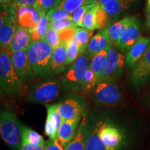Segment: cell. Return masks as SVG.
<instances>
[{"mask_svg":"<svg viewBox=\"0 0 150 150\" xmlns=\"http://www.w3.org/2000/svg\"><path fill=\"white\" fill-rule=\"evenodd\" d=\"M45 150H65L57 139H49L46 141Z\"/></svg>","mask_w":150,"mask_h":150,"instance_id":"f35d334b","label":"cell"},{"mask_svg":"<svg viewBox=\"0 0 150 150\" xmlns=\"http://www.w3.org/2000/svg\"><path fill=\"white\" fill-rule=\"evenodd\" d=\"M89 65L88 56L82 54L68 67L62 78V84L66 91H81L86 72Z\"/></svg>","mask_w":150,"mask_h":150,"instance_id":"277c9868","label":"cell"},{"mask_svg":"<svg viewBox=\"0 0 150 150\" xmlns=\"http://www.w3.org/2000/svg\"><path fill=\"white\" fill-rule=\"evenodd\" d=\"M135 18V17H126L108 27V31L110 39L114 46L116 47L117 45L122 34Z\"/></svg>","mask_w":150,"mask_h":150,"instance_id":"44dd1931","label":"cell"},{"mask_svg":"<svg viewBox=\"0 0 150 150\" xmlns=\"http://www.w3.org/2000/svg\"><path fill=\"white\" fill-rule=\"evenodd\" d=\"M67 43L61 42L52 54L50 69L53 74H59L65 70L67 65Z\"/></svg>","mask_w":150,"mask_h":150,"instance_id":"e0dca14e","label":"cell"},{"mask_svg":"<svg viewBox=\"0 0 150 150\" xmlns=\"http://www.w3.org/2000/svg\"><path fill=\"white\" fill-rule=\"evenodd\" d=\"M32 40L29 31L18 25L13 40L9 45L8 50L12 54L20 50H27Z\"/></svg>","mask_w":150,"mask_h":150,"instance_id":"d6986e66","label":"cell"},{"mask_svg":"<svg viewBox=\"0 0 150 150\" xmlns=\"http://www.w3.org/2000/svg\"><path fill=\"white\" fill-rule=\"evenodd\" d=\"M8 49L0 52V88L1 95L20 97L25 93L27 86L15 70Z\"/></svg>","mask_w":150,"mask_h":150,"instance_id":"6da1fadb","label":"cell"},{"mask_svg":"<svg viewBox=\"0 0 150 150\" xmlns=\"http://www.w3.org/2000/svg\"><path fill=\"white\" fill-rule=\"evenodd\" d=\"M44 40H45L53 48V50L57 47L61 43L59 32L54 29V28H52L50 24H49L47 31L46 34L45 35Z\"/></svg>","mask_w":150,"mask_h":150,"instance_id":"836d02e7","label":"cell"},{"mask_svg":"<svg viewBox=\"0 0 150 150\" xmlns=\"http://www.w3.org/2000/svg\"><path fill=\"white\" fill-rule=\"evenodd\" d=\"M13 67L20 78L26 84H29L35 77L32 66L27 56V50H22L11 54Z\"/></svg>","mask_w":150,"mask_h":150,"instance_id":"ba28073f","label":"cell"},{"mask_svg":"<svg viewBox=\"0 0 150 150\" xmlns=\"http://www.w3.org/2000/svg\"><path fill=\"white\" fill-rule=\"evenodd\" d=\"M125 59L126 56L112 45L108 50L106 65L99 82L102 81H115L120 77L126 63Z\"/></svg>","mask_w":150,"mask_h":150,"instance_id":"5b68a950","label":"cell"},{"mask_svg":"<svg viewBox=\"0 0 150 150\" xmlns=\"http://www.w3.org/2000/svg\"><path fill=\"white\" fill-rule=\"evenodd\" d=\"M18 23L17 16L12 15L0 26V45L1 49H8L16 33Z\"/></svg>","mask_w":150,"mask_h":150,"instance_id":"ac0fdd59","label":"cell"},{"mask_svg":"<svg viewBox=\"0 0 150 150\" xmlns=\"http://www.w3.org/2000/svg\"><path fill=\"white\" fill-rule=\"evenodd\" d=\"M150 46V37H140L126 54V63L133 68L145 55Z\"/></svg>","mask_w":150,"mask_h":150,"instance_id":"9a60e30c","label":"cell"},{"mask_svg":"<svg viewBox=\"0 0 150 150\" xmlns=\"http://www.w3.org/2000/svg\"><path fill=\"white\" fill-rule=\"evenodd\" d=\"M67 58L66 65L67 66V65L72 64L79 56V47L74 38L67 43Z\"/></svg>","mask_w":150,"mask_h":150,"instance_id":"1f68e13d","label":"cell"},{"mask_svg":"<svg viewBox=\"0 0 150 150\" xmlns=\"http://www.w3.org/2000/svg\"><path fill=\"white\" fill-rule=\"evenodd\" d=\"M1 8H7V7L12 6L11 4H14V0H0Z\"/></svg>","mask_w":150,"mask_h":150,"instance_id":"b9f144b4","label":"cell"},{"mask_svg":"<svg viewBox=\"0 0 150 150\" xmlns=\"http://www.w3.org/2000/svg\"><path fill=\"white\" fill-rule=\"evenodd\" d=\"M19 150H45V145H35L22 141Z\"/></svg>","mask_w":150,"mask_h":150,"instance_id":"ab89813d","label":"cell"},{"mask_svg":"<svg viewBox=\"0 0 150 150\" xmlns=\"http://www.w3.org/2000/svg\"><path fill=\"white\" fill-rule=\"evenodd\" d=\"M150 79V46L145 55L132 68L131 83L136 88L144 85Z\"/></svg>","mask_w":150,"mask_h":150,"instance_id":"9c48e42d","label":"cell"},{"mask_svg":"<svg viewBox=\"0 0 150 150\" xmlns=\"http://www.w3.org/2000/svg\"><path fill=\"white\" fill-rule=\"evenodd\" d=\"M56 105L63 121L76 117L81 115L83 111L81 103L79 100L74 98L66 99Z\"/></svg>","mask_w":150,"mask_h":150,"instance_id":"2e32d148","label":"cell"},{"mask_svg":"<svg viewBox=\"0 0 150 150\" xmlns=\"http://www.w3.org/2000/svg\"><path fill=\"white\" fill-rule=\"evenodd\" d=\"M81 119V115L73 119L63 121L58 131L56 139L63 147H65V146L74 138L78 131Z\"/></svg>","mask_w":150,"mask_h":150,"instance_id":"5bb4252c","label":"cell"},{"mask_svg":"<svg viewBox=\"0 0 150 150\" xmlns=\"http://www.w3.org/2000/svg\"><path fill=\"white\" fill-rule=\"evenodd\" d=\"M132 0H112L102 6L109 15L110 20L117 18L122 13L129 8Z\"/></svg>","mask_w":150,"mask_h":150,"instance_id":"603a6c76","label":"cell"},{"mask_svg":"<svg viewBox=\"0 0 150 150\" xmlns=\"http://www.w3.org/2000/svg\"><path fill=\"white\" fill-rule=\"evenodd\" d=\"M76 27H71L68 29L59 31V38L61 42H68L70 40L74 38L75 33H76Z\"/></svg>","mask_w":150,"mask_h":150,"instance_id":"74e56055","label":"cell"},{"mask_svg":"<svg viewBox=\"0 0 150 150\" xmlns=\"http://www.w3.org/2000/svg\"><path fill=\"white\" fill-rule=\"evenodd\" d=\"M112 45L108 29H103L92 37L86 51L87 56L92 59L94 56L100 52L108 50Z\"/></svg>","mask_w":150,"mask_h":150,"instance_id":"4fadbf2b","label":"cell"},{"mask_svg":"<svg viewBox=\"0 0 150 150\" xmlns=\"http://www.w3.org/2000/svg\"><path fill=\"white\" fill-rule=\"evenodd\" d=\"M99 83V79L97 77L95 73L90 66L86 71L85 77L83 82V85H82L81 91L83 93H88L94 91L95 88L96 87L97 83Z\"/></svg>","mask_w":150,"mask_h":150,"instance_id":"f1b7e54d","label":"cell"},{"mask_svg":"<svg viewBox=\"0 0 150 150\" xmlns=\"http://www.w3.org/2000/svg\"><path fill=\"white\" fill-rule=\"evenodd\" d=\"M22 127L18 118L10 110L0 114V134L2 140L14 150H19L22 142Z\"/></svg>","mask_w":150,"mask_h":150,"instance_id":"3957f363","label":"cell"},{"mask_svg":"<svg viewBox=\"0 0 150 150\" xmlns=\"http://www.w3.org/2000/svg\"><path fill=\"white\" fill-rule=\"evenodd\" d=\"M93 95L97 102L107 105L116 104L122 97L120 88L115 81H102L97 83Z\"/></svg>","mask_w":150,"mask_h":150,"instance_id":"52a82bcc","label":"cell"},{"mask_svg":"<svg viewBox=\"0 0 150 150\" xmlns=\"http://www.w3.org/2000/svg\"><path fill=\"white\" fill-rule=\"evenodd\" d=\"M147 27L150 29V15L147 16Z\"/></svg>","mask_w":150,"mask_h":150,"instance_id":"f6af8a7d","label":"cell"},{"mask_svg":"<svg viewBox=\"0 0 150 150\" xmlns=\"http://www.w3.org/2000/svg\"><path fill=\"white\" fill-rule=\"evenodd\" d=\"M140 27V22L136 18L125 30L115 47L122 53L127 54L134 43L141 37Z\"/></svg>","mask_w":150,"mask_h":150,"instance_id":"30bf717a","label":"cell"},{"mask_svg":"<svg viewBox=\"0 0 150 150\" xmlns=\"http://www.w3.org/2000/svg\"><path fill=\"white\" fill-rule=\"evenodd\" d=\"M57 0H36L33 7H35L39 12L43 11L47 13L50 11L54 8Z\"/></svg>","mask_w":150,"mask_h":150,"instance_id":"d590c367","label":"cell"},{"mask_svg":"<svg viewBox=\"0 0 150 150\" xmlns=\"http://www.w3.org/2000/svg\"><path fill=\"white\" fill-rule=\"evenodd\" d=\"M97 4H89L83 6L76 9V11H74V12L71 14V17H72L73 21H74V24H76V27H81L82 24V21H83V19L84 18V16H85L86 13H87L90 9L93 8V7L95 6Z\"/></svg>","mask_w":150,"mask_h":150,"instance_id":"d6a6232c","label":"cell"},{"mask_svg":"<svg viewBox=\"0 0 150 150\" xmlns=\"http://www.w3.org/2000/svg\"><path fill=\"white\" fill-rule=\"evenodd\" d=\"M110 1H112V0H97V1H98V4L101 6L106 4H107Z\"/></svg>","mask_w":150,"mask_h":150,"instance_id":"ee69618b","label":"cell"},{"mask_svg":"<svg viewBox=\"0 0 150 150\" xmlns=\"http://www.w3.org/2000/svg\"><path fill=\"white\" fill-rule=\"evenodd\" d=\"M110 18L108 13L101 5L97 4L96 11V23L97 29H104L110 24Z\"/></svg>","mask_w":150,"mask_h":150,"instance_id":"4dcf8cb0","label":"cell"},{"mask_svg":"<svg viewBox=\"0 0 150 150\" xmlns=\"http://www.w3.org/2000/svg\"><path fill=\"white\" fill-rule=\"evenodd\" d=\"M18 25L27 29L29 32L36 28L40 21V12L33 6H20L16 10Z\"/></svg>","mask_w":150,"mask_h":150,"instance_id":"8fae6325","label":"cell"},{"mask_svg":"<svg viewBox=\"0 0 150 150\" xmlns=\"http://www.w3.org/2000/svg\"><path fill=\"white\" fill-rule=\"evenodd\" d=\"M47 15L50 18V22H53L59 21V20H64L65 18H69L71 16V14L67 13V11L62 9L58 8H52L51 11H50L47 13Z\"/></svg>","mask_w":150,"mask_h":150,"instance_id":"8d00e7d4","label":"cell"},{"mask_svg":"<svg viewBox=\"0 0 150 150\" xmlns=\"http://www.w3.org/2000/svg\"><path fill=\"white\" fill-rule=\"evenodd\" d=\"M93 31L84 29L82 27L76 28L74 39L77 43L79 50V56L84 54L87 51L90 40L92 38Z\"/></svg>","mask_w":150,"mask_h":150,"instance_id":"484cf974","label":"cell"},{"mask_svg":"<svg viewBox=\"0 0 150 150\" xmlns=\"http://www.w3.org/2000/svg\"><path fill=\"white\" fill-rule=\"evenodd\" d=\"M47 115L45 134L50 139H56L58 131L63 122V120L58 110L57 105L52 104L47 106Z\"/></svg>","mask_w":150,"mask_h":150,"instance_id":"7c38bea8","label":"cell"},{"mask_svg":"<svg viewBox=\"0 0 150 150\" xmlns=\"http://www.w3.org/2000/svg\"><path fill=\"white\" fill-rule=\"evenodd\" d=\"M61 84L56 79H47L33 86L29 93V99L36 103H47L59 96Z\"/></svg>","mask_w":150,"mask_h":150,"instance_id":"8992f818","label":"cell"},{"mask_svg":"<svg viewBox=\"0 0 150 150\" xmlns=\"http://www.w3.org/2000/svg\"><path fill=\"white\" fill-rule=\"evenodd\" d=\"M86 150H115L106 145L102 140L99 134L98 129L95 124L88 131Z\"/></svg>","mask_w":150,"mask_h":150,"instance_id":"7402d4cb","label":"cell"},{"mask_svg":"<svg viewBox=\"0 0 150 150\" xmlns=\"http://www.w3.org/2000/svg\"><path fill=\"white\" fill-rule=\"evenodd\" d=\"M97 0H57L54 8L62 9L72 14L74 11L85 5L97 4Z\"/></svg>","mask_w":150,"mask_h":150,"instance_id":"cb8c5ba5","label":"cell"},{"mask_svg":"<svg viewBox=\"0 0 150 150\" xmlns=\"http://www.w3.org/2000/svg\"><path fill=\"white\" fill-rule=\"evenodd\" d=\"M97 4L95 6H94L90 9L86 13L83 19V21H82L81 27L84 28V29H86L91 30V31L97 29V26L96 23V11L97 8Z\"/></svg>","mask_w":150,"mask_h":150,"instance_id":"f546056e","label":"cell"},{"mask_svg":"<svg viewBox=\"0 0 150 150\" xmlns=\"http://www.w3.org/2000/svg\"><path fill=\"white\" fill-rule=\"evenodd\" d=\"M36 0H14V5L16 7L20 6H33Z\"/></svg>","mask_w":150,"mask_h":150,"instance_id":"60d3db41","label":"cell"},{"mask_svg":"<svg viewBox=\"0 0 150 150\" xmlns=\"http://www.w3.org/2000/svg\"><path fill=\"white\" fill-rule=\"evenodd\" d=\"M22 141L29 142L35 145H45V140L44 138L27 126L22 127Z\"/></svg>","mask_w":150,"mask_h":150,"instance_id":"83f0119b","label":"cell"},{"mask_svg":"<svg viewBox=\"0 0 150 150\" xmlns=\"http://www.w3.org/2000/svg\"><path fill=\"white\" fill-rule=\"evenodd\" d=\"M50 25L51 26L52 28L56 30L58 32L64 30L65 29H68V28L71 27H77L76 24H74V21H73L72 17H69V18H65L64 20H59V21L50 22Z\"/></svg>","mask_w":150,"mask_h":150,"instance_id":"e575fe53","label":"cell"},{"mask_svg":"<svg viewBox=\"0 0 150 150\" xmlns=\"http://www.w3.org/2000/svg\"><path fill=\"white\" fill-rule=\"evenodd\" d=\"M40 14V21L38 24L36 28L33 31L29 32L32 42H38V41L44 40L45 35L47 31L49 24L50 22V18L47 13L41 11Z\"/></svg>","mask_w":150,"mask_h":150,"instance_id":"d4e9b609","label":"cell"},{"mask_svg":"<svg viewBox=\"0 0 150 150\" xmlns=\"http://www.w3.org/2000/svg\"><path fill=\"white\" fill-rule=\"evenodd\" d=\"M107 54L108 50H104L97 54L92 58L91 62L89 66L93 71L97 77L99 79V82L103 72H104L105 67L106 65L107 61Z\"/></svg>","mask_w":150,"mask_h":150,"instance_id":"4316f807","label":"cell"},{"mask_svg":"<svg viewBox=\"0 0 150 150\" xmlns=\"http://www.w3.org/2000/svg\"><path fill=\"white\" fill-rule=\"evenodd\" d=\"M88 130L86 128V119L79 126L78 131L74 138L65 146V150H86Z\"/></svg>","mask_w":150,"mask_h":150,"instance_id":"ffe728a7","label":"cell"},{"mask_svg":"<svg viewBox=\"0 0 150 150\" xmlns=\"http://www.w3.org/2000/svg\"><path fill=\"white\" fill-rule=\"evenodd\" d=\"M146 13L147 16L150 15V0H147V4H146Z\"/></svg>","mask_w":150,"mask_h":150,"instance_id":"7bdbcfd3","label":"cell"},{"mask_svg":"<svg viewBox=\"0 0 150 150\" xmlns=\"http://www.w3.org/2000/svg\"><path fill=\"white\" fill-rule=\"evenodd\" d=\"M53 51V48L44 40L32 42L27 48L28 58L36 78L43 79L54 75L50 69Z\"/></svg>","mask_w":150,"mask_h":150,"instance_id":"7a4b0ae2","label":"cell"}]
</instances>
